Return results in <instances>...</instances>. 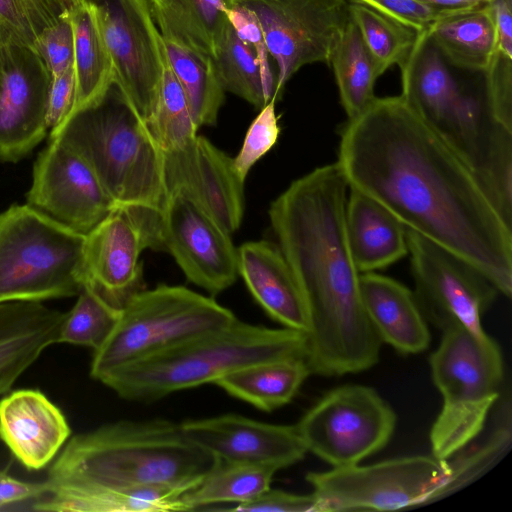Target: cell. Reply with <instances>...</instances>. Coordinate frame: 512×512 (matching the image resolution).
<instances>
[{
    "mask_svg": "<svg viewBox=\"0 0 512 512\" xmlns=\"http://www.w3.org/2000/svg\"><path fill=\"white\" fill-rule=\"evenodd\" d=\"M336 163L350 189L471 263L511 297L512 226L472 169L401 95L375 97L348 119Z\"/></svg>",
    "mask_w": 512,
    "mask_h": 512,
    "instance_id": "cell-1",
    "label": "cell"
},
{
    "mask_svg": "<svg viewBox=\"0 0 512 512\" xmlns=\"http://www.w3.org/2000/svg\"><path fill=\"white\" fill-rule=\"evenodd\" d=\"M348 188L337 163L324 165L293 181L268 211L306 308L305 360L311 374L323 377L372 368L382 344L348 242Z\"/></svg>",
    "mask_w": 512,
    "mask_h": 512,
    "instance_id": "cell-2",
    "label": "cell"
},
{
    "mask_svg": "<svg viewBox=\"0 0 512 512\" xmlns=\"http://www.w3.org/2000/svg\"><path fill=\"white\" fill-rule=\"evenodd\" d=\"M220 462L191 442L180 423L121 420L74 435L49 469L36 511L72 512L85 496L103 490L168 486L184 493Z\"/></svg>",
    "mask_w": 512,
    "mask_h": 512,
    "instance_id": "cell-3",
    "label": "cell"
},
{
    "mask_svg": "<svg viewBox=\"0 0 512 512\" xmlns=\"http://www.w3.org/2000/svg\"><path fill=\"white\" fill-rule=\"evenodd\" d=\"M49 138L64 142L88 163L116 207L136 223L147 248L163 250L162 151L118 90L74 114Z\"/></svg>",
    "mask_w": 512,
    "mask_h": 512,
    "instance_id": "cell-4",
    "label": "cell"
},
{
    "mask_svg": "<svg viewBox=\"0 0 512 512\" xmlns=\"http://www.w3.org/2000/svg\"><path fill=\"white\" fill-rule=\"evenodd\" d=\"M305 356L304 332L252 325L236 318L225 327L131 362L101 383L122 399L148 403L177 391L214 384L251 364Z\"/></svg>",
    "mask_w": 512,
    "mask_h": 512,
    "instance_id": "cell-5",
    "label": "cell"
},
{
    "mask_svg": "<svg viewBox=\"0 0 512 512\" xmlns=\"http://www.w3.org/2000/svg\"><path fill=\"white\" fill-rule=\"evenodd\" d=\"M400 69L401 96L482 185L512 159V132L494 120L485 94L456 81L428 30L418 33Z\"/></svg>",
    "mask_w": 512,
    "mask_h": 512,
    "instance_id": "cell-6",
    "label": "cell"
},
{
    "mask_svg": "<svg viewBox=\"0 0 512 512\" xmlns=\"http://www.w3.org/2000/svg\"><path fill=\"white\" fill-rule=\"evenodd\" d=\"M432 380L443 398L430 430L432 455L447 459L482 432L499 399L504 363L497 342L485 332L457 326L442 332L431 354Z\"/></svg>",
    "mask_w": 512,
    "mask_h": 512,
    "instance_id": "cell-7",
    "label": "cell"
},
{
    "mask_svg": "<svg viewBox=\"0 0 512 512\" xmlns=\"http://www.w3.org/2000/svg\"><path fill=\"white\" fill-rule=\"evenodd\" d=\"M85 235L28 204L0 213V303L77 296L87 282Z\"/></svg>",
    "mask_w": 512,
    "mask_h": 512,
    "instance_id": "cell-8",
    "label": "cell"
},
{
    "mask_svg": "<svg viewBox=\"0 0 512 512\" xmlns=\"http://www.w3.org/2000/svg\"><path fill=\"white\" fill-rule=\"evenodd\" d=\"M235 315L211 297L183 286L159 285L135 294L92 357L90 376L99 382L115 370L205 332L231 324Z\"/></svg>",
    "mask_w": 512,
    "mask_h": 512,
    "instance_id": "cell-9",
    "label": "cell"
},
{
    "mask_svg": "<svg viewBox=\"0 0 512 512\" xmlns=\"http://www.w3.org/2000/svg\"><path fill=\"white\" fill-rule=\"evenodd\" d=\"M448 474L446 459L416 455L309 472L306 481L320 512L394 511L439 500Z\"/></svg>",
    "mask_w": 512,
    "mask_h": 512,
    "instance_id": "cell-10",
    "label": "cell"
},
{
    "mask_svg": "<svg viewBox=\"0 0 512 512\" xmlns=\"http://www.w3.org/2000/svg\"><path fill=\"white\" fill-rule=\"evenodd\" d=\"M396 422L393 408L376 390L349 384L328 391L295 426L307 452L340 468L382 450Z\"/></svg>",
    "mask_w": 512,
    "mask_h": 512,
    "instance_id": "cell-11",
    "label": "cell"
},
{
    "mask_svg": "<svg viewBox=\"0 0 512 512\" xmlns=\"http://www.w3.org/2000/svg\"><path fill=\"white\" fill-rule=\"evenodd\" d=\"M407 229V228H406ZM414 296L427 322L485 332L481 320L498 290L475 266L407 229Z\"/></svg>",
    "mask_w": 512,
    "mask_h": 512,
    "instance_id": "cell-12",
    "label": "cell"
},
{
    "mask_svg": "<svg viewBox=\"0 0 512 512\" xmlns=\"http://www.w3.org/2000/svg\"><path fill=\"white\" fill-rule=\"evenodd\" d=\"M257 17L269 54L278 65L274 98L303 66L329 64L348 23V0H231ZM228 4V5H229Z\"/></svg>",
    "mask_w": 512,
    "mask_h": 512,
    "instance_id": "cell-13",
    "label": "cell"
},
{
    "mask_svg": "<svg viewBox=\"0 0 512 512\" xmlns=\"http://www.w3.org/2000/svg\"><path fill=\"white\" fill-rule=\"evenodd\" d=\"M101 32L110 54L114 86L129 106L148 121L159 91L161 34L148 0L96 2Z\"/></svg>",
    "mask_w": 512,
    "mask_h": 512,
    "instance_id": "cell-14",
    "label": "cell"
},
{
    "mask_svg": "<svg viewBox=\"0 0 512 512\" xmlns=\"http://www.w3.org/2000/svg\"><path fill=\"white\" fill-rule=\"evenodd\" d=\"M26 204L82 235L117 208L88 163L56 138L34 163Z\"/></svg>",
    "mask_w": 512,
    "mask_h": 512,
    "instance_id": "cell-15",
    "label": "cell"
},
{
    "mask_svg": "<svg viewBox=\"0 0 512 512\" xmlns=\"http://www.w3.org/2000/svg\"><path fill=\"white\" fill-rule=\"evenodd\" d=\"M50 82L35 50L0 32L1 161H19L47 136Z\"/></svg>",
    "mask_w": 512,
    "mask_h": 512,
    "instance_id": "cell-16",
    "label": "cell"
},
{
    "mask_svg": "<svg viewBox=\"0 0 512 512\" xmlns=\"http://www.w3.org/2000/svg\"><path fill=\"white\" fill-rule=\"evenodd\" d=\"M162 155L167 201L183 196L229 234L239 228L244 213V181L233 158L200 135L179 149L162 151Z\"/></svg>",
    "mask_w": 512,
    "mask_h": 512,
    "instance_id": "cell-17",
    "label": "cell"
},
{
    "mask_svg": "<svg viewBox=\"0 0 512 512\" xmlns=\"http://www.w3.org/2000/svg\"><path fill=\"white\" fill-rule=\"evenodd\" d=\"M162 244L186 278L211 295L221 293L236 281L237 248L230 234L183 196H172L167 201Z\"/></svg>",
    "mask_w": 512,
    "mask_h": 512,
    "instance_id": "cell-18",
    "label": "cell"
},
{
    "mask_svg": "<svg viewBox=\"0 0 512 512\" xmlns=\"http://www.w3.org/2000/svg\"><path fill=\"white\" fill-rule=\"evenodd\" d=\"M180 427L191 442L225 462L278 471L301 461L307 453L295 425L270 424L225 414L186 420Z\"/></svg>",
    "mask_w": 512,
    "mask_h": 512,
    "instance_id": "cell-19",
    "label": "cell"
},
{
    "mask_svg": "<svg viewBox=\"0 0 512 512\" xmlns=\"http://www.w3.org/2000/svg\"><path fill=\"white\" fill-rule=\"evenodd\" d=\"M144 237L129 214L115 208L85 235L83 261L87 282L113 306L122 309L144 290L141 252Z\"/></svg>",
    "mask_w": 512,
    "mask_h": 512,
    "instance_id": "cell-20",
    "label": "cell"
},
{
    "mask_svg": "<svg viewBox=\"0 0 512 512\" xmlns=\"http://www.w3.org/2000/svg\"><path fill=\"white\" fill-rule=\"evenodd\" d=\"M71 429L62 411L35 389L0 399V439L28 470H40L58 454Z\"/></svg>",
    "mask_w": 512,
    "mask_h": 512,
    "instance_id": "cell-21",
    "label": "cell"
},
{
    "mask_svg": "<svg viewBox=\"0 0 512 512\" xmlns=\"http://www.w3.org/2000/svg\"><path fill=\"white\" fill-rule=\"evenodd\" d=\"M238 274L267 315L306 334L308 318L295 276L278 245L250 241L237 248Z\"/></svg>",
    "mask_w": 512,
    "mask_h": 512,
    "instance_id": "cell-22",
    "label": "cell"
},
{
    "mask_svg": "<svg viewBox=\"0 0 512 512\" xmlns=\"http://www.w3.org/2000/svg\"><path fill=\"white\" fill-rule=\"evenodd\" d=\"M66 312L38 301L0 303V395L56 344Z\"/></svg>",
    "mask_w": 512,
    "mask_h": 512,
    "instance_id": "cell-23",
    "label": "cell"
},
{
    "mask_svg": "<svg viewBox=\"0 0 512 512\" xmlns=\"http://www.w3.org/2000/svg\"><path fill=\"white\" fill-rule=\"evenodd\" d=\"M360 288L365 311L382 343L402 354L428 349V322L413 291L375 272L361 273Z\"/></svg>",
    "mask_w": 512,
    "mask_h": 512,
    "instance_id": "cell-24",
    "label": "cell"
},
{
    "mask_svg": "<svg viewBox=\"0 0 512 512\" xmlns=\"http://www.w3.org/2000/svg\"><path fill=\"white\" fill-rule=\"evenodd\" d=\"M345 222L360 273L383 269L408 254L406 227L381 204L354 189L347 196Z\"/></svg>",
    "mask_w": 512,
    "mask_h": 512,
    "instance_id": "cell-25",
    "label": "cell"
},
{
    "mask_svg": "<svg viewBox=\"0 0 512 512\" xmlns=\"http://www.w3.org/2000/svg\"><path fill=\"white\" fill-rule=\"evenodd\" d=\"M68 14L74 34L76 92L66 121L101 103L114 85L112 60L101 32L95 1L73 4L68 8Z\"/></svg>",
    "mask_w": 512,
    "mask_h": 512,
    "instance_id": "cell-26",
    "label": "cell"
},
{
    "mask_svg": "<svg viewBox=\"0 0 512 512\" xmlns=\"http://www.w3.org/2000/svg\"><path fill=\"white\" fill-rule=\"evenodd\" d=\"M491 2L448 10L428 29L430 39L452 65L474 72L488 67L497 51Z\"/></svg>",
    "mask_w": 512,
    "mask_h": 512,
    "instance_id": "cell-27",
    "label": "cell"
},
{
    "mask_svg": "<svg viewBox=\"0 0 512 512\" xmlns=\"http://www.w3.org/2000/svg\"><path fill=\"white\" fill-rule=\"evenodd\" d=\"M310 374L305 358H284L245 366L214 384L229 395L270 412L289 403Z\"/></svg>",
    "mask_w": 512,
    "mask_h": 512,
    "instance_id": "cell-28",
    "label": "cell"
},
{
    "mask_svg": "<svg viewBox=\"0 0 512 512\" xmlns=\"http://www.w3.org/2000/svg\"><path fill=\"white\" fill-rule=\"evenodd\" d=\"M158 28L215 58L229 23L226 0H148Z\"/></svg>",
    "mask_w": 512,
    "mask_h": 512,
    "instance_id": "cell-29",
    "label": "cell"
},
{
    "mask_svg": "<svg viewBox=\"0 0 512 512\" xmlns=\"http://www.w3.org/2000/svg\"><path fill=\"white\" fill-rule=\"evenodd\" d=\"M158 30L172 69L185 93L194 122L198 128L215 125L225 91L213 58L184 44L168 30Z\"/></svg>",
    "mask_w": 512,
    "mask_h": 512,
    "instance_id": "cell-30",
    "label": "cell"
},
{
    "mask_svg": "<svg viewBox=\"0 0 512 512\" xmlns=\"http://www.w3.org/2000/svg\"><path fill=\"white\" fill-rule=\"evenodd\" d=\"M340 102L348 119L360 114L374 99L379 75L356 25L349 19L330 57Z\"/></svg>",
    "mask_w": 512,
    "mask_h": 512,
    "instance_id": "cell-31",
    "label": "cell"
},
{
    "mask_svg": "<svg viewBox=\"0 0 512 512\" xmlns=\"http://www.w3.org/2000/svg\"><path fill=\"white\" fill-rule=\"evenodd\" d=\"M276 472L264 466L220 460L181 500L185 511L217 503H244L269 489Z\"/></svg>",
    "mask_w": 512,
    "mask_h": 512,
    "instance_id": "cell-32",
    "label": "cell"
},
{
    "mask_svg": "<svg viewBox=\"0 0 512 512\" xmlns=\"http://www.w3.org/2000/svg\"><path fill=\"white\" fill-rule=\"evenodd\" d=\"M161 78L158 95L146 126L162 151L183 147L197 135L185 93L172 69L161 36L159 44Z\"/></svg>",
    "mask_w": 512,
    "mask_h": 512,
    "instance_id": "cell-33",
    "label": "cell"
},
{
    "mask_svg": "<svg viewBox=\"0 0 512 512\" xmlns=\"http://www.w3.org/2000/svg\"><path fill=\"white\" fill-rule=\"evenodd\" d=\"M348 10L378 75L394 65L400 68L412 50L418 32L355 0L349 1Z\"/></svg>",
    "mask_w": 512,
    "mask_h": 512,
    "instance_id": "cell-34",
    "label": "cell"
},
{
    "mask_svg": "<svg viewBox=\"0 0 512 512\" xmlns=\"http://www.w3.org/2000/svg\"><path fill=\"white\" fill-rule=\"evenodd\" d=\"M501 408L500 419L483 440L466 445L446 459L449 474L439 500L480 478L509 451L512 443L510 405Z\"/></svg>",
    "mask_w": 512,
    "mask_h": 512,
    "instance_id": "cell-35",
    "label": "cell"
},
{
    "mask_svg": "<svg viewBox=\"0 0 512 512\" xmlns=\"http://www.w3.org/2000/svg\"><path fill=\"white\" fill-rule=\"evenodd\" d=\"M121 309L110 304L86 282L60 327L56 344H71L99 349L114 330Z\"/></svg>",
    "mask_w": 512,
    "mask_h": 512,
    "instance_id": "cell-36",
    "label": "cell"
},
{
    "mask_svg": "<svg viewBox=\"0 0 512 512\" xmlns=\"http://www.w3.org/2000/svg\"><path fill=\"white\" fill-rule=\"evenodd\" d=\"M224 91H229L257 108L268 103L259 64L253 48L228 23L213 58Z\"/></svg>",
    "mask_w": 512,
    "mask_h": 512,
    "instance_id": "cell-37",
    "label": "cell"
},
{
    "mask_svg": "<svg viewBox=\"0 0 512 512\" xmlns=\"http://www.w3.org/2000/svg\"><path fill=\"white\" fill-rule=\"evenodd\" d=\"M69 6L63 0H0V32L32 47Z\"/></svg>",
    "mask_w": 512,
    "mask_h": 512,
    "instance_id": "cell-38",
    "label": "cell"
},
{
    "mask_svg": "<svg viewBox=\"0 0 512 512\" xmlns=\"http://www.w3.org/2000/svg\"><path fill=\"white\" fill-rule=\"evenodd\" d=\"M276 101L272 98L261 108L247 130L239 153L233 158L235 170L244 182L254 164L270 151L278 140L280 127L275 110Z\"/></svg>",
    "mask_w": 512,
    "mask_h": 512,
    "instance_id": "cell-39",
    "label": "cell"
},
{
    "mask_svg": "<svg viewBox=\"0 0 512 512\" xmlns=\"http://www.w3.org/2000/svg\"><path fill=\"white\" fill-rule=\"evenodd\" d=\"M33 49L45 64L51 78L73 67L74 34L68 10L42 31Z\"/></svg>",
    "mask_w": 512,
    "mask_h": 512,
    "instance_id": "cell-40",
    "label": "cell"
},
{
    "mask_svg": "<svg viewBox=\"0 0 512 512\" xmlns=\"http://www.w3.org/2000/svg\"><path fill=\"white\" fill-rule=\"evenodd\" d=\"M485 74V95L494 120L512 132V58L495 52Z\"/></svg>",
    "mask_w": 512,
    "mask_h": 512,
    "instance_id": "cell-41",
    "label": "cell"
},
{
    "mask_svg": "<svg viewBox=\"0 0 512 512\" xmlns=\"http://www.w3.org/2000/svg\"><path fill=\"white\" fill-rule=\"evenodd\" d=\"M228 19L238 36L254 50L260 68L265 96L269 102L274 98L276 82L273 78L269 62L268 49L263 31L256 15L238 3L229 4Z\"/></svg>",
    "mask_w": 512,
    "mask_h": 512,
    "instance_id": "cell-42",
    "label": "cell"
},
{
    "mask_svg": "<svg viewBox=\"0 0 512 512\" xmlns=\"http://www.w3.org/2000/svg\"><path fill=\"white\" fill-rule=\"evenodd\" d=\"M420 33L447 11L419 0H355Z\"/></svg>",
    "mask_w": 512,
    "mask_h": 512,
    "instance_id": "cell-43",
    "label": "cell"
},
{
    "mask_svg": "<svg viewBox=\"0 0 512 512\" xmlns=\"http://www.w3.org/2000/svg\"><path fill=\"white\" fill-rule=\"evenodd\" d=\"M226 510L265 512H320L315 496L295 494L279 489H267L257 497Z\"/></svg>",
    "mask_w": 512,
    "mask_h": 512,
    "instance_id": "cell-44",
    "label": "cell"
},
{
    "mask_svg": "<svg viewBox=\"0 0 512 512\" xmlns=\"http://www.w3.org/2000/svg\"><path fill=\"white\" fill-rule=\"evenodd\" d=\"M75 92L74 67L51 78L47 103L49 133L57 130L69 117L75 101Z\"/></svg>",
    "mask_w": 512,
    "mask_h": 512,
    "instance_id": "cell-45",
    "label": "cell"
},
{
    "mask_svg": "<svg viewBox=\"0 0 512 512\" xmlns=\"http://www.w3.org/2000/svg\"><path fill=\"white\" fill-rule=\"evenodd\" d=\"M47 491L46 482H27L0 471V509L12 503L38 499Z\"/></svg>",
    "mask_w": 512,
    "mask_h": 512,
    "instance_id": "cell-46",
    "label": "cell"
},
{
    "mask_svg": "<svg viewBox=\"0 0 512 512\" xmlns=\"http://www.w3.org/2000/svg\"><path fill=\"white\" fill-rule=\"evenodd\" d=\"M491 5L497 36V50L512 58V3L506 0H492Z\"/></svg>",
    "mask_w": 512,
    "mask_h": 512,
    "instance_id": "cell-47",
    "label": "cell"
},
{
    "mask_svg": "<svg viewBox=\"0 0 512 512\" xmlns=\"http://www.w3.org/2000/svg\"><path fill=\"white\" fill-rule=\"evenodd\" d=\"M423 3H426L430 6L445 9V10H454V9H463L472 6H476L483 3H489L492 0H419Z\"/></svg>",
    "mask_w": 512,
    "mask_h": 512,
    "instance_id": "cell-48",
    "label": "cell"
},
{
    "mask_svg": "<svg viewBox=\"0 0 512 512\" xmlns=\"http://www.w3.org/2000/svg\"><path fill=\"white\" fill-rule=\"evenodd\" d=\"M69 7L73 4H77V3H80V2H83V1H88V0H63Z\"/></svg>",
    "mask_w": 512,
    "mask_h": 512,
    "instance_id": "cell-49",
    "label": "cell"
},
{
    "mask_svg": "<svg viewBox=\"0 0 512 512\" xmlns=\"http://www.w3.org/2000/svg\"><path fill=\"white\" fill-rule=\"evenodd\" d=\"M506 1L509 2V3H512V0H506Z\"/></svg>",
    "mask_w": 512,
    "mask_h": 512,
    "instance_id": "cell-50",
    "label": "cell"
},
{
    "mask_svg": "<svg viewBox=\"0 0 512 512\" xmlns=\"http://www.w3.org/2000/svg\"><path fill=\"white\" fill-rule=\"evenodd\" d=\"M230 1H231V0H226V2H227L228 4H229V2H230Z\"/></svg>",
    "mask_w": 512,
    "mask_h": 512,
    "instance_id": "cell-51",
    "label": "cell"
}]
</instances>
